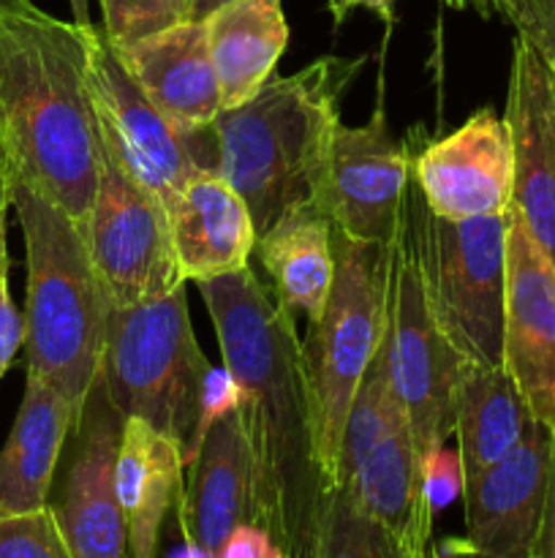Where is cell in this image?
I'll return each mask as SVG.
<instances>
[{
	"label": "cell",
	"mask_w": 555,
	"mask_h": 558,
	"mask_svg": "<svg viewBox=\"0 0 555 558\" xmlns=\"http://www.w3.org/2000/svg\"><path fill=\"white\" fill-rule=\"evenodd\" d=\"M414 180L411 145L395 142L379 98L362 125H341L332 136L313 199L332 227L359 243H395Z\"/></svg>",
	"instance_id": "obj_11"
},
{
	"label": "cell",
	"mask_w": 555,
	"mask_h": 558,
	"mask_svg": "<svg viewBox=\"0 0 555 558\" xmlns=\"http://www.w3.org/2000/svg\"><path fill=\"white\" fill-rule=\"evenodd\" d=\"M422 490L433 515L444 512L466 490L460 452L441 445L422 456Z\"/></svg>",
	"instance_id": "obj_31"
},
{
	"label": "cell",
	"mask_w": 555,
	"mask_h": 558,
	"mask_svg": "<svg viewBox=\"0 0 555 558\" xmlns=\"http://www.w3.org/2000/svg\"><path fill=\"white\" fill-rule=\"evenodd\" d=\"M177 558H218V556H212V554H207V550L196 548V545L185 543V550H183V554H180Z\"/></svg>",
	"instance_id": "obj_43"
},
{
	"label": "cell",
	"mask_w": 555,
	"mask_h": 558,
	"mask_svg": "<svg viewBox=\"0 0 555 558\" xmlns=\"http://www.w3.org/2000/svg\"><path fill=\"white\" fill-rule=\"evenodd\" d=\"M406 423V412L400 407L395 385L390 374V354H386V336L379 354L365 371L357 392H354L351 409H348L346 428H343L341 447V485L357 474L365 458L397 428Z\"/></svg>",
	"instance_id": "obj_26"
},
{
	"label": "cell",
	"mask_w": 555,
	"mask_h": 558,
	"mask_svg": "<svg viewBox=\"0 0 555 558\" xmlns=\"http://www.w3.org/2000/svg\"><path fill=\"white\" fill-rule=\"evenodd\" d=\"M11 259L0 265V379L14 363L16 352L25 347V314L14 305L9 289Z\"/></svg>",
	"instance_id": "obj_32"
},
{
	"label": "cell",
	"mask_w": 555,
	"mask_h": 558,
	"mask_svg": "<svg viewBox=\"0 0 555 558\" xmlns=\"http://www.w3.org/2000/svg\"><path fill=\"white\" fill-rule=\"evenodd\" d=\"M346 485L359 510L379 523L411 558H428L433 521L422 490V458L408 420L362 461Z\"/></svg>",
	"instance_id": "obj_22"
},
{
	"label": "cell",
	"mask_w": 555,
	"mask_h": 558,
	"mask_svg": "<svg viewBox=\"0 0 555 558\" xmlns=\"http://www.w3.org/2000/svg\"><path fill=\"white\" fill-rule=\"evenodd\" d=\"M332 254L335 278L330 298L303 338L316 456L326 490L341 485V447L348 409L386 336L392 243H359L332 227Z\"/></svg>",
	"instance_id": "obj_5"
},
{
	"label": "cell",
	"mask_w": 555,
	"mask_h": 558,
	"mask_svg": "<svg viewBox=\"0 0 555 558\" xmlns=\"http://www.w3.org/2000/svg\"><path fill=\"white\" fill-rule=\"evenodd\" d=\"M308 558H411L395 539L370 521L346 485L326 494L319 532Z\"/></svg>",
	"instance_id": "obj_27"
},
{
	"label": "cell",
	"mask_w": 555,
	"mask_h": 558,
	"mask_svg": "<svg viewBox=\"0 0 555 558\" xmlns=\"http://www.w3.org/2000/svg\"><path fill=\"white\" fill-rule=\"evenodd\" d=\"M87 98L101 156L166 205L199 172H218L215 129L174 125L139 90L103 31H87Z\"/></svg>",
	"instance_id": "obj_8"
},
{
	"label": "cell",
	"mask_w": 555,
	"mask_h": 558,
	"mask_svg": "<svg viewBox=\"0 0 555 558\" xmlns=\"http://www.w3.org/2000/svg\"><path fill=\"white\" fill-rule=\"evenodd\" d=\"M210 368L190 327L185 283L156 300L109 308L101 376L123 420H145L185 452Z\"/></svg>",
	"instance_id": "obj_6"
},
{
	"label": "cell",
	"mask_w": 555,
	"mask_h": 558,
	"mask_svg": "<svg viewBox=\"0 0 555 558\" xmlns=\"http://www.w3.org/2000/svg\"><path fill=\"white\" fill-rule=\"evenodd\" d=\"M362 63L324 54L294 74L272 76L250 101L215 118L218 172L248 205L256 234L292 205L313 199L341 125V96Z\"/></svg>",
	"instance_id": "obj_3"
},
{
	"label": "cell",
	"mask_w": 555,
	"mask_h": 558,
	"mask_svg": "<svg viewBox=\"0 0 555 558\" xmlns=\"http://www.w3.org/2000/svg\"><path fill=\"white\" fill-rule=\"evenodd\" d=\"M218 558H286L281 545L256 523H239L226 543L218 550Z\"/></svg>",
	"instance_id": "obj_33"
},
{
	"label": "cell",
	"mask_w": 555,
	"mask_h": 558,
	"mask_svg": "<svg viewBox=\"0 0 555 558\" xmlns=\"http://www.w3.org/2000/svg\"><path fill=\"white\" fill-rule=\"evenodd\" d=\"M239 407V385L232 374H229L226 365H212L207 371L205 390H201V403H199V417H196L194 434H190L188 445H185L183 461L188 466L194 461V456L199 452L201 441H205L207 430L223 417V414L234 412Z\"/></svg>",
	"instance_id": "obj_30"
},
{
	"label": "cell",
	"mask_w": 555,
	"mask_h": 558,
	"mask_svg": "<svg viewBox=\"0 0 555 558\" xmlns=\"http://www.w3.org/2000/svg\"><path fill=\"white\" fill-rule=\"evenodd\" d=\"M504 120L515 156L511 205L555 265V60L526 33L511 47Z\"/></svg>",
	"instance_id": "obj_14"
},
{
	"label": "cell",
	"mask_w": 555,
	"mask_h": 558,
	"mask_svg": "<svg viewBox=\"0 0 555 558\" xmlns=\"http://www.w3.org/2000/svg\"><path fill=\"white\" fill-rule=\"evenodd\" d=\"M98 5L101 31L114 47L194 20V0H98Z\"/></svg>",
	"instance_id": "obj_28"
},
{
	"label": "cell",
	"mask_w": 555,
	"mask_h": 558,
	"mask_svg": "<svg viewBox=\"0 0 555 558\" xmlns=\"http://www.w3.org/2000/svg\"><path fill=\"white\" fill-rule=\"evenodd\" d=\"M196 287L215 325L223 365L239 385L254 523L286 558H308L330 490L316 456L297 319L250 265Z\"/></svg>",
	"instance_id": "obj_1"
},
{
	"label": "cell",
	"mask_w": 555,
	"mask_h": 558,
	"mask_svg": "<svg viewBox=\"0 0 555 558\" xmlns=\"http://www.w3.org/2000/svg\"><path fill=\"white\" fill-rule=\"evenodd\" d=\"M221 109L243 107L275 76L288 44L281 0H232L205 16Z\"/></svg>",
	"instance_id": "obj_24"
},
{
	"label": "cell",
	"mask_w": 555,
	"mask_h": 558,
	"mask_svg": "<svg viewBox=\"0 0 555 558\" xmlns=\"http://www.w3.org/2000/svg\"><path fill=\"white\" fill-rule=\"evenodd\" d=\"M87 31L33 0H0V169L85 227L101 178Z\"/></svg>",
	"instance_id": "obj_2"
},
{
	"label": "cell",
	"mask_w": 555,
	"mask_h": 558,
	"mask_svg": "<svg viewBox=\"0 0 555 558\" xmlns=\"http://www.w3.org/2000/svg\"><path fill=\"white\" fill-rule=\"evenodd\" d=\"M169 232L183 281H210L250 265L254 218L221 172H199L166 205Z\"/></svg>",
	"instance_id": "obj_19"
},
{
	"label": "cell",
	"mask_w": 555,
	"mask_h": 558,
	"mask_svg": "<svg viewBox=\"0 0 555 558\" xmlns=\"http://www.w3.org/2000/svg\"><path fill=\"white\" fill-rule=\"evenodd\" d=\"M428 205L411 180L400 229L392 243L386 354L400 407L419 458L455 434V385L466 360L452 349L430 308L422 259V218Z\"/></svg>",
	"instance_id": "obj_7"
},
{
	"label": "cell",
	"mask_w": 555,
	"mask_h": 558,
	"mask_svg": "<svg viewBox=\"0 0 555 558\" xmlns=\"http://www.w3.org/2000/svg\"><path fill=\"white\" fill-rule=\"evenodd\" d=\"M553 430L533 420L520 445L468 480L466 539L477 558H533L547 501Z\"/></svg>",
	"instance_id": "obj_16"
},
{
	"label": "cell",
	"mask_w": 555,
	"mask_h": 558,
	"mask_svg": "<svg viewBox=\"0 0 555 558\" xmlns=\"http://www.w3.org/2000/svg\"><path fill=\"white\" fill-rule=\"evenodd\" d=\"M504 368L531 417L555 430V265L515 205L506 210Z\"/></svg>",
	"instance_id": "obj_13"
},
{
	"label": "cell",
	"mask_w": 555,
	"mask_h": 558,
	"mask_svg": "<svg viewBox=\"0 0 555 558\" xmlns=\"http://www.w3.org/2000/svg\"><path fill=\"white\" fill-rule=\"evenodd\" d=\"M123 414L109 398L103 376L90 387L71 436V458L58 501H49L74 558H131L128 534L114 490Z\"/></svg>",
	"instance_id": "obj_12"
},
{
	"label": "cell",
	"mask_w": 555,
	"mask_h": 558,
	"mask_svg": "<svg viewBox=\"0 0 555 558\" xmlns=\"http://www.w3.org/2000/svg\"><path fill=\"white\" fill-rule=\"evenodd\" d=\"M0 558H74L52 507L0 515Z\"/></svg>",
	"instance_id": "obj_29"
},
{
	"label": "cell",
	"mask_w": 555,
	"mask_h": 558,
	"mask_svg": "<svg viewBox=\"0 0 555 558\" xmlns=\"http://www.w3.org/2000/svg\"><path fill=\"white\" fill-rule=\"evenodd\" d=\"M542 3L544 0H498V11L504 20H509L511 25L520 31V27L526 25L533 14H536L539 5Z\"/></svg>",
	"instance_id": "obj_37"
},
{
	"label": "cell",
	"mask_w": 555,
	"mask_h": 558,
	"mask_svg": "<svg viewBox=\"0 0 555 558\" xmlns=\"http://www.w3.org/2000/svg\"><path fill=\"white\" fill-rule=\"evenodd\" d=\"M428 558H477L466 537H446L444 543H430Z\"/></svg>",
	"instance_id": "obj_38"
},
{
	"label": "cell",
	"mask_w": 555,
	"mask_h": 558,
	"mask_svg": "<svg viewBox=\"0 0 555 558\" xmlns=\"http://www.w3.org/2000/svg\"><path fill=\"white\" fill-rule=\"evenodd\" d=\"M9 185L25 238L27 371L41 374L79 423L92 381L101 374L112 303L98 281L79 223L27 185Z\"/></svg>",
	"instance_id": "obj_4"
},
{
	"label": "cell",
	"mask_w": 555,
	"mask_h": 558,
	"mask_svg": "<svg viewBox=\"0 0 555 558\" xmlns=\"http://www.w3.org/2000/svg\"><path fill=\"white\" fill-rule=\"evenodd\" d=\"M71 11H74V22L79 25H90V0H69Z\"/></svg>",
	"instance_id": "obj_42"
},
{
	"label": "cell",
	"mask_w": 555,
	"mask_h": 558,
	"mask_svg": "<svg viewBox=\"0 0 555 558\" xmlns=\"http://www.w3.org/2000/svg\"><path fill=\"white\" fill-rule=\"evenodd\" d=\"M395 3L397 0H330V14L335 20V25H341L354 9H368L373 11L379 20L392 22L395 20Z\"/></svg>",
	"instance_id": "obj_36"
},
{
	"label": "cell",
	"mask_w": 555,
	"mask_h": 558,
	"mask_svg": "<svg viewBox=\"0 0 555 558\" xmlns=\"http://www.w3.org/2000/svg\"><path fill=\"white\" fill-rule=\"evenodd\" d=\"M422 259L430 308L466 363L504 365L506 213L446 221L424 210Z\"/></svg>",
	"instance_id": "obj_9"
},
{
	"label": "cell",
	"mask_w": 555,
	"mask_h": 558,
	"mask_svg": "<svg viewBox=\"0 0 555 558\" xmlns=\"http://www.w3.org/2000/svg\"><path fill=\"white\" fill-rule=\"evenodd\" d=\"M533 558H555V430H553V452H550L547 501H544L542 532H539L536 556Z\"/></svg>",
	"instance_id": "obj_35"
},
{
	"label": "cell",
	"mask_w": 555,
	"mask_h": 558,
	"mask_svg": "<svg viewBox=\"0 0 555 558\" xmlns=\"http://www.w3.org/2000/svg\"><path fill=\"white\" fill-rule=\"evenodd\" d=\"M114 47V44H112ZM139 90L185 131H205L221 114L205 20H188L114 47Z\"/></svg>",
	"instance_id": "obj_17"
},
{
	"label": "cell",
	"mask_w": 555,
	"mask_h": 558,
	"mask_svg": "<svg viewBox=\"0 0 555 558\" xmlns=\"http://www.w3.org/2000/svg\"><path fill=\"white\" fill-rule=\"evenodd\" d=\"M74 425L65 398L41 374L27 371L14 428L0 450V515L49 505L54 472Z\"/></svg>",
	"instance_id": "obj_21"
},
{
	"label": "cell",
	"mask_w": 555,
	"mask_h": 558,
	"mask_svg": "<svg viewBox=\"0 0 555 558\" xmlns=\"http://www.w3.org/2000/svg\"><path fill=\"white\" fill-rule=\"evenodd\" d=\"M517 33H526L539 49H544V54L555 60V0H544L536 14Z\"/></svg>",
	"instance_id": "obj_34"
},
{
	"label": "cell",
	"mask_w": 555,
	"mask_h": 558,
	"mask_svg": "<svg viewBox=\"0 0 555 558\" xmlns=\"http://www.w3.org/2000/svg\"><path fill=\"white\" fill-rule=\"evenodd\" d=\"M254 251L283 308L294 319L303 316L313 325L324 311L335 278L332 221L316 199L288 207L264 234H259Z\"/></svg>",
	"instance_id": "obj_23"
},
{
	"label": "cell",
	"mask_w": 555,
	"mask_h": 558,
	"mask_svg": "<svg viewBox=\"0 0 555 558\" xmlns=\"http://www.w3.org/2000/svg\"><path fill=\"white\" fill-rule=\"evenodd\" d=\"M185 472L188 483L177 499L183 537L218 556L239 523H254V466L237 409L207 430Z\"/></svg>",
	"instance_id": "obj_18"
},
{
	"label": "cell",
	"mask_w": 555,
	"mask_h": 558,
	"mask_svg": "<svg viewBox=\"0 0 555 558\" xmlns=\"http://www.w3.org/2000/svg\"><path fill=\"white\" fill-rule=\"evenodd\" d=\"M183 445L139 417L120 430L114 490L128 534L131 558H156L169 510L183 494Z\"/></svg>",
	"instance_id": "obj_20"
},
{
	"label": "cell",
	"mask_w": 555,
	"mask_h": 558,
	"mask_svg": "<svg viewBox=\"0 0 555 558\" xmlns=\"http://www.w3.org/2000/svg\"><path fill=\"white\" fill-rule=\"evenodd\" d=\"M452 407L466 483L509 456L533 423L504 365L462 363Z\"/></svg>",
	"instance_id": "obj_25"
},
{
	"label": "cell",
	"mask_w": 555,
	"mask_h": 558,
	"mask_svg": "<svg viewBox=\"0 0 555 558\" xmlns=\"http://www.w3.org/2000/svg\"><path fill=\"white\" fill-rule=\"evenodd\" d=\"M82 234L114 308L156 300L185 283L163 205L103 156L96 202Z\"/></svg>",
	"instance_id": "obj_10"
},
{
	"label": "cell",
	"mask_w": 555,
	"mask_h": 558,
	"mask_svg": "<svg viewBox=\"0 0 555 558\" xmlns=\"http://www.w3.org/2000/svg\"><path fill=\"white\" fill-rule=\"evenodd\" d=\"M223 3H232V0H194V20H205L207 14H212Z\"/></svg>",
	"instance_id": "obj_41"
},
{
	"label": "cell",
	"mask_w": 555,
	"mask_h": 558,
	"mask_svg": "<svg viewBox=\"0 0 555 558\" xmlns=\"http://www.w3.org/2000/svg\"><path fill=\"white\" fill-rule=\"evenodd\" d=\"M449 9H457V11H477L479 16H484V20H493V16H501L498 11V0H444Z\"/></svg>",
	"instance_id": "obj_40"
},
{
	"label": "cell",
	"mask_w": 555,
	"mask_h": 558,
	"mask_svg": "<svg viewBox=\"0 0 555 558\" xmlns=\"http://www.w3.org/2000/svg\"><path fill=\"white\" fill-rule=\"evenodd\" d=\"M11 207V185L0 169V265L9 259V243H5V213Z\"/></svg>",
	"instance_id": "obj_39"
},
{
	"label": "cell",
	"mask_w": 555,
	"mask_h": 558,
	"mask_svg": "<svg viewBox=\"0 0 555 558\" xmlns=\"http://www.w3.org/2000/svg\"><path fill=\"white\" fill-rule=\"evenodd\" d=\"M414 180L435 218L466 221L506 213L515 191L506 120L484 107L449 136L428 142L414 156Z\"/></svg>",
	"instance_id": "obj_15"
}]
</instances>
